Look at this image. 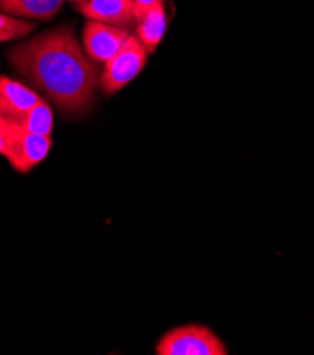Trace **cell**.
Returning <instances> with one entry per match:
<instances>
[{"mask_svg": "<svg viewBox=\"0 0 314 355\" xmlns=\"http://www.w3.org/2000/svg\"><path fill=\"white\" fill-rule=\"evenodd\" d=\"M157 355H227L223 340L207 326L186 324L167 331L156 345Z\"/></svg>", "mask_w": 314, "mask_h": 355, "instance_id": "3957f363", "label": "cell"}, {"mask_svg": "<svg viewBox=\"0 0 314 355\" xmlns=\"http://www.w3.org/2000/svg\"><path fill=\"white\" fill-rule=\"evenodd\" d=\"M42 96L6 76H0V111L10 121H16L36 105Z\"/></svg>", "mask_w": 314, "mask_h": 355, "instance_id": "52a82bcc", "label": "cell"}, {"mask_svg": "<svg viewBox=\"0 0 314 355\" xmlns=\"http://www.w3.org/2000/svg\"><path fill=\"white\" fill-rule=\"evenodd\" d=\"M13 122L27 132L51 137L54 126V114L51 110V105L47 99L42 98L31 110H28L26 114H23Z\"/></svg>", "mask_w": 314, "mask_h": 355, "instance_id": "30bf717a", "label": "cell"}, {"mask_svg": "<svg viewBox=\"0 0 314 355\" xmlns=\"http://www.w3.org/2000/svg\"><path fill=\"white\" fill-rule=\"evenodd\" d=\"M130 34L128 28L87 20L82 30V47L92 61L105 64L119 51Z\"/></svg>", "mask_w": 314, "mask_h": 355, "instance_id": "5b68a950", "label": "cell"}, {"mask_svg": "<svg viewBox=\"0 0 314 355\" xmlns=\"http://www.w3.org/2000/svg\"><path fill=\"white\" fill-rule=\"evenodd\" d=\"M64 2H73V3H81V2H85V0H64Z\"/></svg>", "mask_w": 314, "mask_h": 355, "instance_id": "5bb4252c", "label": "cell"}, {"mask_svg": "<svg viewBox=\"0 0 314 355\" xmlns=\"http://www.w3.org/2000/svg\"><path fill=\"white\" fill-rule=\"evenodd\" d=\"M148 57L145 46L130 34L119 51L103 65L99 78V89L103 95L111 96L133 81L148 64Z\"/></svg>", "mask_w": 314, "mask_h": 355, "instance_id": "7a4b0ae2", "label": "cell"}, {"mask_svg": "<svg viewBox=\"0 0 314 355\" xmlns=\"http://www.w3.org/2000/svg\"><path fill=\"white\" fill-rule=\"evenodd\" d=\"M36 28V24L19 17L0 13V42H12L23 39Z\"/></svg>", "mask_w": 314, "mask_h": 355, "instance_id": "8fae6325", "label": "cell"}, {"mask_svg": "<svg viewBox=\"0 0 314 355\" xmlns=\"http://www.w3.org/2000/svg\"><path fill=\"white\" fill-rule=\"evenodd\" d=\"M9 62L68 118L91 111L101 73L69 26L47 30L8 53Z\"/></svg>", "mask_w": 314, "mask_h": 355, "instance_id": "6da1fadb", "label": "cell"}, {"mask_svg": "<svg viewBox=\"0 0 314 355\" xmlns=\"http://www.w3.org/2000/svg\"><path fill=\"white\" fill-rule=\"evenodd\" d=\"M51 148L50 136L27 132L13 122L5 157L16 171L26 174L46 160Z\"/></svg>", "mask_w": 314, "mask_h": 355, "instance_id": "277c9868", "label": "cell"}, {"mask_svg": "<svg viewBox=\"0 0 314 355\" xmlns=\"http://www.w3.org/2000/svg\"><path fill=\"white\" fill-rule=\"evenodd\" d=\"M12 126H13V122L8 116H5L2 111H0V155L3 157L6 156V152H8V141L12 133Z\"/></svg>", "mask_w": 314, "mask_h": 355, "instance_id": "7c38bea8", "label": "cell"}, {"mask_svg": "<svg viewBox=\"0 0 314 355\" xmlns=\"http://www.w3.org/2000/svg\"><path fill=\"white\" fill-rule=\"evenodd\" d=\"M167 28V16L164 3L156 5L142 13L136 15V31L134 35L139 39L149 54L155 53L156 47L164 37Z\"/></svg>", "mask_w": 314, "mask_h": 355, "instance_id": "ba28073f", "label": "cell"}, {"mask_svg": "<svg viewBox=\"0 0 314 355\" xmlns=\"http://www.w3.org/2000/svg\"><path fill=\"white\" fill-rule=\"evenodd\" d=\"M133 5H134V9H136V15L137 13H142L156 5H162L164 3V0H132Z\"/></svg>", "mask_w": 314, "mask_h": 355, "instance_id": "4fadbf2b", "label": "cell"}, {"mask_svg": "<svg viewBox=\"0 0 314 355\" xmlns=\"http://www.w3.org/2000/svg\"><path fill=\"white\" fill-rule=\"evenodd\" d=\"M76 10L88 20L132 30L136 27V9L132 0H85Z\"/></svg>", "mask_w": 314, "mask_h": 355, "instance_id": "8992f818", "label": "cell"}, {"mask_svg": "<svg viewBox=\"0 0 314 355\" xmlns=\"http://www.w3.org/2000/svg\"><path fill=\"white\" fill-rule=\"evenodd\" d=\"M62 3L64 0H0V10L19 19L51 20Z\"/></svg>", "mask_w": 314, "mask_h": 355, "instance_id": "9c48e42d", "label": "cell"}]
</instances>
